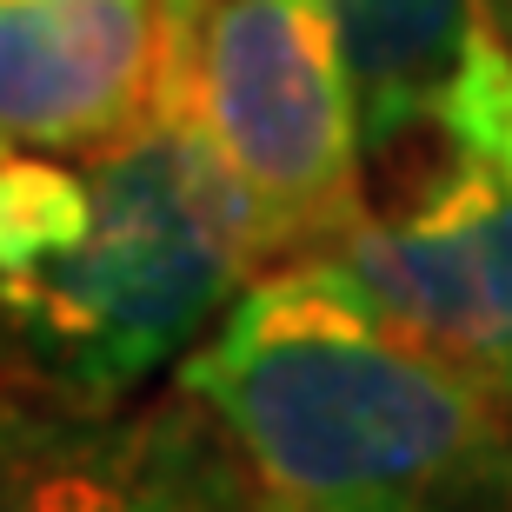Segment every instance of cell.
I'll return each mask as SVG.
<instances>
[{
	"label": "cell",
	"mask_w": 512,
	"mask_h": 512,
	"mask_svg": "<svg viewBox=\"0 0 512 512\" xmlns=\"http://www.w3.org/2000/svg\"><path fill=\"white\" fill-rule=\"evenodd\" d=\"M253 273L247 200L167 100L107 147H0V326L80 406L187 360Z\"/></svg>",
	"instance_id": "2"
},
{
	"label": "cell",
	"mask_w": 512,
	"mask_h": 512,
	"mask_svg": "<svg viewBox=\"0 0 512 512\" xmlns=\"http://www.w3.org/2000/svg\"><path fill=\"white\" fill-rule=\"evenodd\" d=\"M493 14H499V34L512 40V0H493Z\"/></svg>",
	"instance_id": "10"
},
{
	"label": "cell",
	"mask_w": 512,
	"mask_h": 512,
	"mask_svg": "<svg viewBox=\"0 0 512 512\" xmlns=\"http://www.w3.org/2000/svg\"><path fill=\"white\" fill-rule=\"evenodd\" d=\"M193 7H200V0H160V14H167V27H173V20H187Z\"/></svg>",
	"instance_id": "9"
},
{
	"label": "cell",
	"mask_w": 512,
	"mask_h": 512,
	"mask_svg": "<svg viewBox=\"0 0 512 512\" xmlns=\"http://www.w3.org/2000/svg\"><path fill=\"white\" fill-rule=\"evenodd\" d=\"M160 100L207 133L260 266L333 260L366 220V133L320 0H200L167 27Z\"/></svg>",
	"instance_id": "3"
},
{
	"label": "cell",
	"mask_w": 512,
	"mask_h": 512,
	"mask_svg": "<svg viewBox=\"0 0 512 512\" xmlns=\"http://www.w3.org/2000/svg\"><path fill=\"white\" fill-rule=\"evenodd\" d=\"M0 399V512H153L147 426Z\"/></svg>",
	"instance_id": "7"
},
{
	"label": "cell",
	"mask_w": 512,
	"mask_h": 512,
	"mask_svg": "<svg viewBox=\"0 0 512 512\" xmlns=\"http://www.w3.org/2000/svg\"><path fill=\"white\" fill-rule=\"evenodd\" d=\"M340 34L366 160L399 153L413 133H439V114L466 80L479 40L499 34L493 0H320Z\"/></svg>",
	"instance_id": "6"
},
{
	"label": "cell",
	"mask_w": 512,
	"mask_h": 512,
	"mask_svg": "<svg viewBox=\"0 0 512 512\" xmlns=\"http://www.w3.org/2000/svg\"><path fill=\"white\" fill-rule=\"evenodd\" d=\"M160 0H0V147H107L160 107Z\"/></svg>",
	"instance_id": "5"
},
{
	"label": "cell",
	"mask_w": 512,
	"mask_h": 512,
	"mask_svg": "<svg viewBox=\"0 0 512 512\" xmlns=\"http://www.w3.org/2000/svg\"><path fill=\"white\" fill-rule=\"evenodd\" d=\"M180 399L286 512H512V399L333 260L260 273L180 360Z\"/></svg>",
	"instance_id": "1"
},
{
	"label": "cell",
	"mask_w": 512,
	"mask_h": 512,
	"mask_svg": "<svg viewBox=\"0 0 512 512\" xmlns=\"http://www.w3.org/2000/svg\"><path fill=\"white\" fill-rule=\"evenodd\" d=\"M439 167L333 253L366 300L512 399V40H479L439 114Z\"/></svg>",
	"instance_id": "4"
},
{
	"label": "cell",
	"mask_w": 512,
	"mask_h": 512,
	"mask_svg": "<svg viewBox=\"0 0 512 512\" xmlns=\"http://www.w3.org/2000/svg\"><path fill=\"white\" fill-rule=\"evenodd\" d=\"M147 453H153V512H286L266 499L253 473L240 466L220 426L187 399V413L147 419Z\"/></svg>",
	"instance_id": "8"
}]
</instances>
